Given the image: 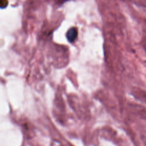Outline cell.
Returning <instances> with one entry per match:
<instances>
[{
	"mask_svg": "<svg viewBox=\"0 0 146 146\" xmlns=\"http://www.w3.org/2000/svg\"><path fill=\"white\" fill-rule=\"evenodd\" d=\"M77 33H78L77 30L75 27L71 28L68 30L66 36H67L68 40L70 42H72L74 41V40L75 39V38L77 36Z\"/></svg>",
	"mask_w": 146,
	"mask_h": 146,
	"instance_id": "obj_1",
	"label": "cell"
}]
</instances>
